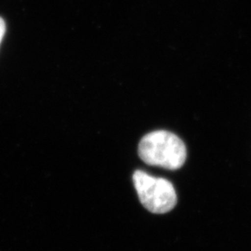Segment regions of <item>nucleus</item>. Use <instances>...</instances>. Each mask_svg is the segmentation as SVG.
<instances>
[{
  "label": "nucleus",
  "instance_id": "f03ea898",
  "mask_svg": "<svg viewBox=\"0 0 251 251\" xmlns=\"http://www.w3.org/2000/svg\"><path fill=\"white\" fill-rule=\"evenodd\" d=\"M133 182L143 206L152 213L164 214L177 204V194L171 181L155 178L143 171H136Z\"/></svg>",
  "mask_w": 251,
  "mask_h": 251
},
{
  "label": "nucleus",
  "instance_id": "f257e3e1",
  "mask_svg": "<svg viewBox=\"0 0 251 251\" xmlns=\"http://www.w3.org/2000/svg\"><path fill=\"white\" fill-rule=\"evenodd\" d=\"M138 152L144 163L170 171L180 169L187 156L184 143L177 135L166 130L145 135L139 144Z\"/></svg>",
  "mask_w": 251,
  "mask_h": 251
},
{
  "label": "nucleus",
  "instance_id": "7ed1b4c3",
  "mask_svg": "<svg viewBox=\"0 0 251 251\" xmlns=\"http://www.w3.org/2000/svg\"><path fill=\"white\" fill-rule=\"evenodd\" d=\"M5 32H6V24H5L4 20L0 17V44L4 37Z\"/></svg>",
  "mask_w": 251,
  "mask_h": 251
}]
</instances>
